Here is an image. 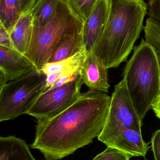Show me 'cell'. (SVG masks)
I'll return each mask as SVG.
<instances>
[{
  "instance_id": "obj_1",
  "label": "cell",
  "mask_w": 160,
  "mask_h": 160,
  "mask_svg": "<svg viewBox=\"0 0 160 160\" xmlns=\"http://www.w3.org/2000/svg\"><path fill=\"white\" fill-rule=\"evenodd\" d=\"M111 96L89 89L58 113L37 120L31 148L46 160L62 159L93 142L104 128Z\"/></svg>"
},
{
  "instance_id": "obj_2",
  "label": "cell",
  "mask_w": 160,
  "mask_h": 160,
  "mask_svg": "<svg viewBox=\"0 0 160 160\" xmlns=\"http://www.w3.org/2000/svg\"><path fill=\"white\" fill-rule=\"evenodd\" d=\"M106 27L94 50L108 69L126 62L144 29L147 6L140 0H109Z\"/></svg>"
},
{
  "instance_id": "obj_3",
  "label": "cell",
  "mask_w": 160,
  "mask_h": 160,
  "mask_svg": "<svg viewBox=\"0 0 160 160\" xmlns=\"http://www.w3.org/2000/svg\"><path fill=\"white\" fill-rule=\"evenodd\" d=\"M133 50L124 68L123 79L143 120L160 97V63L155 48L143 38Z\"/></svg>"
},
{
  "instance_id": "obj_4",
  "label": "cell",
  "mask_w": 160,
  "mask_h": 160,
  "mask_svg": "<svg viewBox=\"0 0 160 160\" xmlns=\"http://www.w3.org/2000/svg\"><path fill=\"white\" fill-rule=\"evenodd\" d=\"M84 23L68 0H61L53 17L46 25L34 26L25 56L41 71L58 42L65 36L82 32Z\"/></svg>"
},
{
  "instance_id": "obj_5",
  "label": "cell",
  "mask_w": 160,
  "mask_h": 160,
  "mask_svg": "<svg viewBox=\"0 0 160 160\" xmlns=\"http://www.w3.org/2000/svg\"><path fill=\"white\" fill-rule=\"evenodd\" d=\"M47 76L33 68L17 79L0 87V121L15 119L27 113L45 90Z\"/></svg>"
},
{
  "instance_id": "obj_6",
  "label": "cell",
  "mask_w": 160,
  "mask_h": 160,
  "mask_svg": "<svg viewBox=\"0 0 160 160\" xmlns=\"http://www.w3.org/2000/svg\"><path fill=\"white\" fill-rule=\"evenodd\" d=\"M142 126L123 79L115 86L105 125L98 140L107 146L126 130H142Z\"/></svg>"
},
{
  "instance_id": "obj_7",
  "label": "cell",
  "mask_w": 160,
  "mask_h": 160,
  "mask_svg": "<svg viewBox=\"0 0 160 160\" xmlns=\"http://www.w3.org/2000/svg\"><path fill=\"white\" fill-rule=\"evenodd\" d=\"M83 84L80 76L61 87L45 90L37 99L26 114L37 120L49 117L62 112L78 99Z\"/></svg>"
},
{
  "instance_id": "obj_8",
  "label": "cell",
  "mask_w": 160,
  "mask_h": 160,
  "mask_svg": "<svg viewBox=\"0 0 160 160\" xmlns=\"http://www.w3.org/2000/svg\"><path fill=\"white\" fill-rule=\"evenodd\" d=\"M34 67L24 54L16 49L0 45V87L20 78Z\"/></svg>"
},
{
  "instance_id": "obj_9",
  "label": "cell",
  "mask_w": 160,
  "mask_h": 160,
  "mask_svg": "<svg viewBox=\"0 0 160 160\" xmlns=\"http://www.w3.org/2000/svg\"><path fill=\"white\" fill-rule=\"evenodd\" d=\"M109 8V0H98L92 13L84 22L83 41L86 52L94 51L102 36L108 20Z\"/></svg>"
},
{
  "instance_id": "obj_10",
  "label": "cell",
  "mask_w": 160,
  "mask_h": 160,
  "mask_svg": "<svg viewBox=\"0 0 160 160\" xmlns=\"http://www.w3.org/2000/svg\"><path fill=\"white\" fill-rule=\"evenodd\" d=\"M80 77L89 89L107 93L110 85L108 69L97 56L94 51L87 52L81 68Z\"/></svg>"
},
{
  "instance_id": "obj_11",
  "label": "cell",
  "mask_w": 160,
  "mask_h": 160,
  "mask_svg": "<svg viewBox=\"0 0 160 160\" xmlns=\"http://www.w3.org/2000/svg\"><path fill=\"white\" fill-rule=\"evenodd\" d=\"M150 143L144 142L142 136V130L127 129L107 147L114 148L132 157H145L150 148Z\"/></svg>"
},
{
  "instance_id": "obj_12",
  "label": "cell",
  "mask_w": 160,
  "mask_h": 160,
  "mask_svg": "<svg viewBox=\"0 0 160 160\" xmlns=\"http://www.w3.org/2000/svg\"><path fill=\"white\" fill-rule=\"evenodd\" d=\"M0 160H36L24 140L15 136L0 137Z\"/></svg>"
},
{
  "instance_id": "obj_13",
  "label": "cell",
  "mask_w": 160,
  "mask_h": 160,
  "mask_svg": "<svg viewBox=\"0 0 160 160\" xmlns=\"http://www.w3.org/2000/svg\"><path fill=\"white\" fill-rule=\"evenodd\" d=\"M33 28V18L29 12L22 15L9 33L14 48L24 55L31 42Z\"/></svg>"
},
{
  "instance_id": "obj_14",
  "label": "cell",
  "mask_w": 160,
  "mask_h": 160,
  "mask_svg": "<svg viewBox=\"0 0 160 160\" xmlns=\"http://www.w3.org/2000/svg\"><path fill=\"white\" fill-rule=\"evenodd\" d=\"M84 48L82 32L68 35L56 44L48 63L56 62L65 60Z\"/></svg>"
},
{
  "instance_id": "obj_15",
  "label": "cell",
  "mask_w": 160,
  "mask_h": 160,
  "mask_svg": "<svg viewBox=\"0 0 160 160\" xmlns=\"http://www.w3.org/2000/svg\"><path fill=\"white\" fill-rule=\"evenodd\" d=\"M61 0H37L30 11L34 27L46 25L53 17Z\"/></svg>"
},
{
  "instance_id": "obj_16",
  "label": "cell",
  "mask_w": 160,
  "mask_h": 160,
  "mask_svg": "<svg viewBox=\"0 0 160 160\" xmlns=\"http://www.w3.org/2000/svg\"><path fill=\"white\" fill-rule=\"evenodd\" d=\"M23 14L20 0H0V23L8 32Z\"/></svg>"
},
{
  "instance_id": "obj_17",
  "label": "cell",
  "mask_w": 160,
  "mask_h": 160,
  "mask_svg": "<svg viewBox=\"0 0 160 160\" xmlns=\"http://www.w3.org/2000/svg\"><path fill=\"white\" fill-rule=\"evenodd\" d=\"M86 53L85 49L84 48L70 58L56 62L48 63L44 66L41 71L46 76H48L50 74L61 70H66L75 67L80 66L82 65L84 62Z\"/></svg>"
},
{
  "instance_id": "obj_18",
  "label": "cell",
  "mask_w": 160,
  "mask_h": 160,
  "mask_svg": "<svg viewBox=\"0 0 160 160\" xmlns=\"http://www.w3.org/2000/svg\"><path fill=\"white\" fill-rule=\"evenodd\" d=\"M145 39L155 48L160 63V23L153 18L147 19L144 27Z\"/></svg>"
},
{
  "instance_id": "obj_19",
  "label": "cell",
  "mask_w": 160,
  "mask_h": 160,
  "mask_svg": "<svg viewBox=\"0 0 160 160\" xmlns=\"http://www.w3.org/2000/svg\"><path fill=\"white\" fill-rule=\"evenodd\" d=\"M72 8L84 22L95 8L98 0H68Z\"/></svg>"
},
{
  "instance_id": "obj_20",
  "label": "cell",
  "mask_w": 160,
  "mask_h": 160,
  "mask_svg": "<svg viewBox=\"0 0 160 160\" xmlns=\"http://www.w3.org/2000/svg\"><path fill=\"white\" fill-rule=\"evenodd\" d=\"M131 158L116 148L107 147L104 151L96 156L93 160H130Z\"/></svg>"
},
{
  "instance_id": "obj_21",
  "label": "cell",
  "mask_w": 160,
  "mask_h": 160,
  "mask_svg": "<svg viewBox=\"0 0 160 160\" xmlns=\"http://www.w3.org/2000/svg\"><path fill=\"white\" fill-rule=\"evenodd\" d=\"M147 6L149 17L160 23V0H149Z\"/></svg>"
},
{
  "instance_id": "obj_22",
  "label": "cell",
  "mask_w": 160,
  "mask_h": 160,
  "mask_svg": "<svg viewBox=\"0 0 160 160\" xmlns=\"http://www.w3.org/2000/svg\"><path fill=\"white\" fill-rule=\"evenodd\" d=\"M151 148L155 160H160V129L152 134Z\"/></svg>"
},
{
  "instance_id": "obj_23",
  "label": "cell",
  "mask_w": 160,
  "mask_h": 160,
  "mask_svg": "<svg viewBox=\"0 0 160 160\" xmlns=\"http://www.w3.org/2000/svg\"><path fill=\"white\" fill-rule=\"evenodd\" d=\"M0 45L7 47V48H14L11 41L10 34L5 28L3 25L1 23H0Z\"/></svg>"
},
{
  "instance_id": "obj_24",
  "label": "cell",
  "mask_w": 160,
  "mask_h": 160,
  "mask_svg": "<svg viewBox=\"0 0 160 160\" xmlns=\"http://www.w3.org/2000/svg\"><path fill=\"white\" fill-rule=\"evenodd\" d=\"M37 0H20L21 7L23 14L30 12Z\"/></svg>"
},
{
  "instance_id": "obj_25",
  "label": "cell",
  "mask_w": 160,
  "mask_h": 160,
  "mask_svg": "<svg viewBox=\"0 0 160 160\" xmlns=\"http://www.w3.org/2000/svg\"><path fill=\"white\" fill-rule=\"evenodd\" d=\"M152 109H153L156 116L160 120V97L153 104Z\"/></svg>"
},
{
  "instance_id": "obj_26",
  "label": "cell",
  "mask_w": 160,
  "mask_h": 160,
  "mask_svg": "<svg viewBox=\"0 0 160 160\" xmlns=\"http://www.w3.org/2000/svg\"><path fill=\"white\" fill-rule=\"evenodd\" d=\"M143 160H149L147 159H145Z\"/></svg>"
},
{
  "instance_id": "obj_27",
  "label": "cell",
  "mask_w": 160,
  "mask_h": 160,
  "mask_svg": "<svg viewBox=\"0 0 160 160\" xmlns=\"http://www.w3.org/2000/svg\"><path fill=\"white\" fill-rule=\"evenodd\" d=\"M140 1H144V0H140Z\"/></svg>"
}]
</instances>
